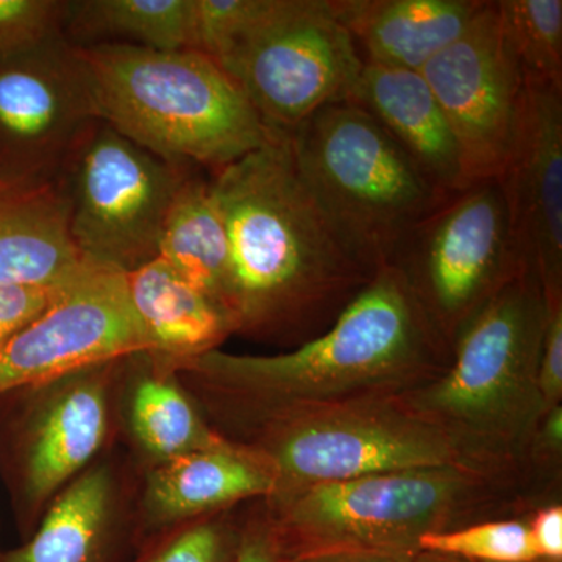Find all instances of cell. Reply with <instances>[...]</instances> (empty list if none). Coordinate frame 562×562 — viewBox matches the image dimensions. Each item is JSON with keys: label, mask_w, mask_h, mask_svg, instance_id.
Masks as SVG:
<instances>
[{"label": "cell", "mask_w": 562, "mask_h": 562, "mask_svg": "<svg viewBox=\"0 0 562 562\" xmlns=\"http://www.w3.org/2000/svg\"><path fill=\"white\" fill-rule=\"evenodd\" d=\"M236 330L305 328L346 308L373 273L303 184L288 133L214 173Z\"/></svg>", "instance_id": "cell-1"}, {"label": "cell", "mask_w": 562, "mask_h": 562, "mask_svg": "<svg viewBox=\"0 0 562 562\" xmlns=\"http://www.w3.org/2000/svg\"><path fill=\"white\" fill-rule=\"evenodd\" d=\"M443 336L397 269L384 265L324 335L272 357L217 349L180 362L227 394L272 416L384 395L439 360Z\"/></svg>", "instance_id": "cell-2"}, {"label": "cell", "mask_w": 562, "mask_h": 562, "mask_svg": "<svg viewBox=\"0 0 562 562\" xmlns=\"http://www.w3.org/2000/svg\"><path fill=\"white\" fill-rule=\"evenodd\" d=\"M81 49L99 121L161 160L216 173L276 133L210 55L120 43Z\"/></svg>", "instance_id": "cell-3"}, {"label": "cell", "mask_w": 562, "mask_h": 562, "mask_svg": "<svg viewBox=\"0 0 562 562\" xmlns=\"http://www.w3.org/2000/svg\"><path fill=\"white\" fill-rule=\"evenodd\" d=\"M288 138L303 184L372 271L450 195L355 102L324 106Z\"/></svg>", "instance_id": "cell-4"}, {"label": "cell", "mask_w": 562, "mask_h": 562, "mask_svg": "<svg viewBox=\"0 0 562 562\" xmlns=\"http://www.w3.org/2000/svg\"><path fill=\"white\" fill-rule=\"evenodd\" d=\"M258 450L276 472L273 495L375 473L464 465L452 432L394 394L277 414Z\"/></svg>", "instance_id": "cell-5"}, {"label": "cell", "mask_w": 562, "mask_h": 562, "mask_svg": "<svg viewBox=\"0 0 562 562\" xmlns=\"http://www.w3.org/2000/svg\"><path fill=\"white\" fill-rule=\"evenodd\" d=\"M471 484L465 465L412 469L313 484L273 495L272 525L284 554L314 550L414 553L443 531Z\"/></svg>", "instance_id": "cell-6"}, {"label": "cell", "mask_w": 562, "mask_h": 562, "mask_svg": "<svg viewBox=\"0 0 562 562\" xmlns=\"http://www.w3.org/2000/svg\"><path fill=\"white\" fill-rule=\"evenodd\" d=\"M547 317L541 284L532 273H520L457 336L453 368L409 405L452 435L461 428L506 438L539 401L536 373Z\"/></svg>", "instance_id": "cell-7"}, {"label": "cell", "mask_w": 562, "mask_h": 562, "mask_svg": "<svg viewBox=\"0 0 562 562\" xmlns=\"http://www.w3.org/2000/svg\"><path fill=\"white\" fill-rule=\"evenodd\" d=\"M216 61L262 122L284 133L330 103L349 101L364 66L331 0H262Z\"/></svg>", "instance_id": "cell-8"}, {"label": "cell", "mask_w": 562, "mask_h": 562, "mask_svg": "<svg viewBox=\"0 0 562 562\" xmlns=\"http://www.w3.org/2000/svg\"><path fill=\"white\" fill-rule=\"evenodd\" d=\"M188 169L95 122L60 177L80 257L124 273L157 258L162 225Z\"/></svg>", "instance_id": "cell-9"}, {"label": "cell", "mask_w": 562, "mask_h": 562, "mask_svg": "<svg viewBox=\"0 0 562 562\" xmlns=\"http://www.w3.org/2000/svg\"><path fill=\"white\" fill-rule=\"evenodd\" d=\"M387 265L443 338L460 335L498 291L527 272L497 180L447 195L398 243Z\"/></svg>", "instance_id": "cell-10"}, {"label": "cell", "mask_w": 562, "mask_h": 562, "mask_svg": "<svg viewBox=\"0 0 562 562\" xmlns=\"http://www.w3.org/2000/svg\"><path fill=\"white\" fill-rule=\"evenodd\" d=\"M98 121L79 44L57 35L0 57V179L60 180Z\"/></svg>", "instance_id": "cell-11"}, {"label": "cell", "mask_w": 562, "mask_h": 562, "mask_svg": "<svg viewBox=\"0 0 562 562\" xmlns=\"http://www.w3.org/2000/svg\"><path fill=\"white\" fill-rule=\"evenodd\" d=\"M149 353L125 273L87 262L0 349V397Z\"/></svg>", "instance_id": "cell-12"}, {"label": "cell", "mask_w": 562, "mask_h": 562, "mask_svg": "<svg viewBox=\"0 0 562 562\" xmlns=\"http://www.w3.org/2000/svg\"><path fill=\"white\" fill-rule=\"evenodd\" d=\"M420 74L449 121L469 184L497 180L512 149L525 81L503 38L495 0Z\"/></svg>", "instance_id": "cell-13"}, {"label": "cell", "mask_w": 562, "mask_h": 562, "mask_svg": "<svg viewBox=\"0 0 562 562\" xmlns=\"http://www.w3.org/2000/svg\"><path fill=\"white\" fill-rule=\"evenodd\" d=\"M514 246L547 303H561L562 87L525 83L512 149L498 176Z\"/></svg>", "instance_id": "cell-14"}, {"label": "cell", "mask_w": 562, "mask_h": 562, "mask_svg": "<svg viewBox=\"0 0 562 562\" xmlns=\"http://www.w3.org/2000/svg\"><path fill=\"white\" fill-rule=\"evenodd\" d=\"M102 368L69 376L33 422L21 460L22 492L32 505L68 486L105 441L109 395Z\"/></svg>", "instance_id": "cell-15"}, {"label": "cell", "mask_w": 562, "mask_h": 562, "mask_svg": "<svg viewBox=\"0 0 562 562\" xmlns=\"http://www.w3.org/2000/svg\"><path fill=\"white\" fill-rule=\"evenodd\" d=\"M487 0H331L364 65L420 72Z\"/></svg>", "instance_id": "cell-16"}, {"label": "cell", "mask_w": 562, "mask_h": 562, "mask_svg": "<svg viewBox=\"0 0 562 562\" xmlns=\"http://www.w3.org/2000/svg\"><path fill=\"white\" fill-rule=\"evenodd\" d=\"M61 180L0 179V288L60 286L87 265Z\"/></svg>", "instance_id": "cell-17"}, {"label": "cell", "mask_w": 562, "mask_h": 562, "mask_svg": "<svg viewBox=\"0 0 562 562\" xmlns=\"http://www.w3.org/2000/svg\"><path fill=\"white\" fill-rule=\"evenodd\" d=\"M349 101L368 111L439 190L469 187L452 128L420 72L364 65Z\"/></svg>", "instance_id": "cell-18"}, {"label": "cell", "mask_w": 562, "mask_h": 562, "mask_svg": "<svg viewBox=\"0 0 562 562\" xmlns=\"http://www.w3.org/2000/svg\"><path fill=\"white\" fill-rule=\"evenodd\" d=\"M276 491V472L260 450L221 439L206 449L160 462L147 480L146 506L151 522L168 527L244 498H271Z\"/></svg>", "instance_id": "cell-19"}, {"label": "cell", "mask_w": 562, "mask_h": 562, "mask_svg": "<svg viewBox=\"0 0 562 562\" xmlns=\"http://www.w3.org/2000/svg\"><path fill=\"white\" fill-rule=\"evenodd\" d=\"M133 312L150 344V357L184 362L216 349L236 331L224 306L192 286L160 257L125 272Z\"/></svg>", "instance_id": "cell-20"}, {"label": "cell", "mask_w": 562, "mask_h": 562, "mask_svg": "<svg viewBox=\"0 0 562 562\" xmlns=\"http://www.w3.org/2000/svg\"><path fill=\"white\" fill-rule=\"evenodd\" d=\"M111 498L106 469L80 473L58 492L35 535L0 562H109Z\"/></svg>", "instance_id": "cell-21"}, {"label": "cell", "mask_w": 562, "mask_h": 562, "mask_svg": "<svg viewBox=\"0 0 562 562\" xmlns=\"http://www.w3.org/2000/svg\"><path fill=\"white\" fill-rule=\"evenodd\" d=\"M158 257L232 316L227 232L210 180L188 173L162 225Z\"/></svg>", "instance_id": "cell-22"}, {"label": "cell", "mask_w": 562, "mask_h": 562, "mask_svg": "<svg viewBox=\"0 0 562 562\" xmlns=\"http://www.w3.org/2000/svg\"><path fill=\"white\" fill-rule=\"evenodd\" d=\"M63 35L79 46L192 50V0H66Z\"/></svg>", "instance_id": "cell-23"}, {"label": "cell", "mask_w": 562, "mask_h": 562, "mask_svg": "<svg viewBox=\"0 0 562 562\" xmlns=\"http://www.w3.org/2000/svg\"><path fill=\"white\" fill-rule=\"evenodd\" d=\"M131 422L140 446L160 462L221 441L203 424L190 398L166 376L139 380L133 392Z\"/></svg>", "instance_id": "cell-24"}, {"label": "cell", "mask_w": 562, "mask_h": 562, "mask_svg": "<svg viewBox=\"0 0 562 562\" xmlns=\"http://www.w3.org/2000/svg\"><path fill=\"white\" fill-rule=\"evenodd\" d=\"M495 5L525 83L562 87V0H495Z\"/></svg>", "instance_id": "cell-25"}, {"label": "cell", "mask_w": 562, "mask_h": 562, "mask_svg": "<svg viewBox=\"0 0 562 562\" xmlns=\"http://www.w3.org/2000/svg\"><path fill=\"white\" fill-rule=\"evenodd\" d=\"M419 550L449 553L476 562L538 560L528 525L492 522L457 531H436L420 539Z\"/></svg>", "instance_id": "cell-26"}, {"label": "cell", "mask_w": 562, "mask_h": 562, "mask_svg": "<svg viewBox=\"0 0 562 562\" xmlns=\"http://www.w3.org/2000/svg\"><path fill=\"white\" fill-rule=\"evenodd\" d=\"M239 541L241 532L224 522H194L150 547L138 562H235Z\"/></svg>", "instance_id": "cell-27"}, {"label": "cell", "mask_w": 562, "mask_h": 562, "mask_svg": "<svg viewBox=\"0 0 562 562\" xmlns=\"http://www.w3.org/2000/svg\"><path fill=\"white\" fill-rule=\"evenodd\" d=\"M66 0H0V57L63 35Z\"/></svg>", "instance_id": "cell-28"}, {"label": "cell", "mask_w": 562, "mask_h": 562, "mask_svg": "<svg viewBox=\"0 0 562 562\" xmlns=\"http://www.w3.org/2000/svg\"><path fill=\"white\" fill-rule=\"evenodd\" d=\"M63 284L0 288V349L50 305Z\"/></svg>", "instance_id": "cell-29"}, {"label": "cell", "mask_w": 562, "mask_h": 562, "mask_svg": "<svg viewBox=\"0 0 562 562\" xmlns=\"http://www.w3.org/2000/svg\"><path fill=\"white\" fill-rule=\"evenodd\" d=\"M536 387L542 409L557 406L562 395V303L549 305L541 353H539Z\"/></svg>", "instance_id": "cell-30"}, {"label": "cell", "mask_w": 562, "mask_h": 562, "mask_svg": "<svg viewBox=\"0 0 562 562\" xmlns=\"http://www.w3.org/2000/svg\"><path fill=\"white\" fill-rule=\"evenodd\" d=\"M530 530L532 547L538 558L543 560H562V509L550 506L536 514Z\"/></svg>", "instance_id": "cell-31"}, {"label": "cell", "mask_w": 562, "mask_h": 562, "mask_svg": "<svg viewBox=\"0 0 562 562\" xmlns=\"http://www.w3.org/2000/svg\"><path fill=\"white\" fill-rule=\"evenodd\" d=\"M279 538L269 522L254 524L241 532L235 562H280Z\"/></svg>", "instance_id": "cell-32"}, {"label": "cell", "mask_w": 562, "mask_h": 562, "mask_svg": "<svg viewBox=\"0 0 562 562\" xmlns=\"http://www.w3.org/2000/svg\"><path fill=\"white\" fill-rule=\"evenodd\" d=\"M409 554L371 552V550H314V552L294 554L283 553L280 562H406Z\"/></svg>", "instance_id": "cell-33"}, {"label": "cell", "mask_w": 562, "mask_h": 562, "mask_svg": "<svg viewBox=\"0 0 562 562\" xmlns=\"http://www.w3.org/2000/svg\"><path fill=\"white\" fill-rule=\"evenodd\" d=\"M543 439L553 449H560L562 439V409L561 406H553L547 417L546 427H543Z\"/></svg>", "instance_id": "cell-34"}, {"label": "cell", "mask_w": 562, "mask_h": 562, "mask_svg": "<svg viewBox=\"0 0 562 562\" xmlns=\"http://www.w3.org/2000/svg\"><path fill=\"white\" fill-rule=\"evenodd\" d=\"M406 562H476L465 560V558L454 557V554L431 552V550H417L409 554Z\"/></svg>", "instance_id": "cell-35"}, {"label": "cell", "mask_w": 562, "mask_h": 562, "mask_svg": "<svg viewBox=\"0 0 562 562\" xmlns=\"http://www.w3.org/2000/svg\"><path fill=\"white\" fill-rule=\"evenodd\" d=\"M528 562H561V561H553V560H543V558H538V560H532Z\"/></svg>", "instance_id": "cell-36"}, {"label": "cell", "mask_w": 562, "mask_h": 562, "mask_svg": "<svg viewBox=\"0 0 562 562\" xmlns=\"http://www.w3.org/2000/svg\"><path fill=\"white\" fill-rule=\"evenodd\" d=\"M2 553H3V552H0V560H2Z\"/></svg>", "instance_id": "cell-37"}]
</instances>
